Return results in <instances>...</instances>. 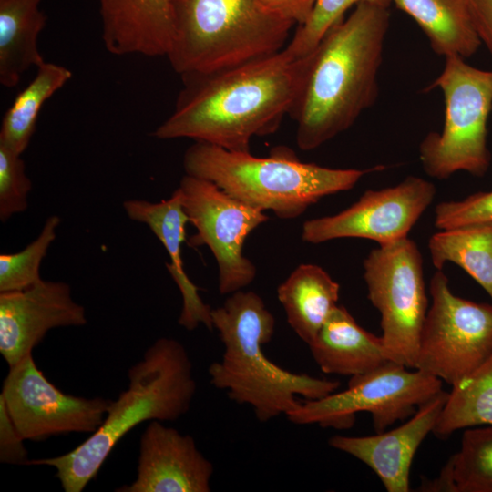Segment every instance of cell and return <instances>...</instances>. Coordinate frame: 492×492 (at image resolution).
<instances>
[{
	"label": "cell",
	"instance_id": "6da1fadb",
	"mask_svg": "<svg viewBox=\"0 0 492 492\" xmlns=\"http://www.w3.org/2000/svg\"><path fill=\"white\" fill-rule=\"evenodd\" d=\"M308 60V55L295 57L283 48L228 68L183 76L173 112L152 135L248 152L253 137L273 133L290 113Z\"/></svg>",
	"mask_w": 492,
	"mask_h": 492
},
{
	"label": "cell",
	"instance_id": "7a4b0ae2",
	"mask_svg": "<svg viewBox=\"0 0 492 492\" xmlns=\"http://www.w3.org/2000/svg\"><path fill=\"white\" fill-rule=\"evenodd\" d=\"M389 22L388 6L359 3L308 54L306 75L289 113L302 150L344 132L374 104Z\"/></svg>",
	"mask_w": 492,
	"mask_h": 492
},
{
	"label": "cell",
	"instance_id": "3957f363",
	"mask_svg": "<svg viewBox=\"0 0 492 492\" xmlns=\"http://www.w3.org/2000/svg\"><path fill=\"white\" fill-rule=\"evenodd\" d=\"M211 320L224 352L209 366L210 382L231 401L250 405L260 422L287 415L300 405L298 395L314 400L338 389V381L292 373L269 360L262 346L273 336L275 318L256 292L230 294L211 310Z\"/></svg>",
	"mask_w": 492,
	"mask_h": 492
},
{
	"label": "cell",
	"instance_id": "277c9868",
	"mask_svg": "<svg viewBox=\"0 0 492 492\" xmlns=\"http://www.w3.org/2000/svg\"><path fill=\"white\" fill-rule=\"evenodd\" d=\"M128 388L110 401L100 426L73 450L55 457L29 459L26 466H47L66 492H80L98 473L118 442L147 421H174L191 405L197 384L183 344L161 337L128 372Z\"/></svg>",
	"mask_w": 492,
	"mask_h": 492
},
{
	"label": "cell",
	"instance_id": "5b68a950",
	"mask_svg": "<svg viewBox=\"0 0 492 492\" xmlns=\"http://www.w3.org/2000/svg\"><path fill=\"white\" fill-rule=\"evenodd\" d=\"M183 168L187 175L209 180L247 205L291 220L323 197L353 189L379 167L332 169L302 162L288 149L261 158L195 141L184 153Z\"/></svg>",
	"mask_w": 492,
	"mask_h": 492
},
{
	"label": "cell",
	"instance_id": "8992f818",
	"mask_svg": "<svg viewBox=\"0 0 492 492\" xmlns=\"http://www.w3.org/2000/svg\"><path fill=\"white\" fill-rule=\"evenodd\" d=\"M167 57L181 77L218 71L285 47L292 23L273 16L260 0H173Z\"/></svg>",
	"mask_w": 492,
	"mask_h": 492
},
{
	"label": "cell",
	"instance_id": "52a82bcc",
	"mask_svg": "<svg viewBox=\"0 0 492 492\" xmlns=\"http://www.w3.org/2000/svg\"><path fill=\"white\" fill-rule=\"evenodd\" d=\"M443 94L445 119L440 132H429L419 145V159L431 178L446 179L457 171L484 176L490 166L487 123L492 110V70L473 67L459 56L445 57L430 88Z\"/></svg>",
	"mask_w": 492,
	"mask_h": 492
},
{
	"label": "cell",
	"instance_id": "ba28073f",
	"mask_svg": "<svg viewBox=\"0 0 492 492\" xmlns=\"http://www.w3.org/2000/svg\"><path fill=\"white\" fill-rule=\"evenodd\" d=\"M389 361L366 374L350 377L348 387L324 397L301 402L286 417L295 425L347 429L360 412L371 414L376 433L412 416L439 393L442 381L423 371Z\"/></svg>",
	"mask_w": 492,
	"mask_h": 492
},
{
	"label": "cell",
	"instance_id": "9c48e42d",
	"mask_svg": "<svg viewBox=\"0 0 492 492\" xmlns=\"http://www.w3.org/2000/svg\"><path fill=\"white\" fill-rule=\"evenodd\" d=\"M367 297L381 314L389 360L415 369L428 311L423 258L411 239L379 245L364 260Z\"/></svg>",
	"mask_w": 492,
	"mask_h": 492
},
{
	"label": "cell",
	"instance_id": "30bf717a",
	"mask_svg": "<svg viewBox=\"0 0 492 492\" xmlns=\"http://www.w3.org/2000/svg\"><path fill=\"white\" fill-rule=\"evenodd\" d=\"M429 290L432 302L415 369L453 385L492 354V303L455 295L441 270L432 276Z\"/></svg>",
	"mask_w": 492,
	"mask_h": 492
},
{
	"label": "cell",
	"instance_id": "8fae6325",
	"mask_svg": "<svg viewBox=\"0 0 492 492\" xmlns=\"http://www.w3.org/2000/svg\"><path fill=\"white\" fill-rule=\"evenodd\" d=\"M178 190L197 233L190 245H206L219 269V291L231 294L250 285L256 267L243 254L246 238L268 220L264 211L231 197L214 183L185 174Z\"/></svg>",
	"mask_w": 492,
	"mask_h": 492
},
{
	"label": "cell",
	"instance_id": "7c38bea8",
	"mask_svg": "<svg viewBox=\"0 0 492 492\" xmlns=\"http://www.w3.org/2000/svg\"><path fill=\"white\" fill-rule=\"evenodd\" d=\"M0 399L25 440L42 441L68 433H94L102 424L109 399L66 394L39 370L28 354L9 367Z\"/></svg>",
	"mask_w": 492,
	"mask_h": 492
},
{
	"label": "cell",
	"instance_id": "4fadbf2b",
	"mask_svg": "<svg viewBox=\"0 0 492 492\" xmlns=\"http://www.w3.org/2000/svg\"><path fill=\"white\" fill-rule=\"evenodd\" d=\"M431 181L409 176L395 186L368 190L341 212L306 220L302 239L318 244L336 239L361 238L379 245L405 238L432 203Z\"/></svg>",
	"mask_w": 492,
	"mask_h": 492
},
{
	"label": "cell",
	"instance_id": "5bb4252c",
	"mask_svg": "<svg viewBox=\"0 0 492 492\" xmlns=\"http://www.w3.org/2000/svg\"><path fill=\"white\" fill-rule=\"evenodd\" d=\"M87 321L84 306L64 282L42 279L21 291L0 292V353L10 367L33 354L50 330Z\"/></svg>",
	"mask_w": 492,
	"mask_h": 492
},
{
	"label": "cell",
	"instance_id": "9a60e30c",
	"mask_svg": "<svg viewBox=\"0 0 492 492\" xmlns=\"http://www.w3.org/2000/svg\"><path fill=\"white\" fill-rule=\"evenodd\" d=\"M213 471L191 436L152 420L140 437L137 477L117 491L210 492Z\"/></svg>",
	"mask_w": 492,
	"mask_h": 492
},
{
	"label": "cell",
	"instance_id": "2e32d148",
	"mask_svg": "<svg viewBox=\"0 0 492 492\" xmlns=\"http://www.w3.org/2000/svg\"><path fill=\"white\" fill-rule=\"evenodd\" d=\"M447 395V392L441 390L396 428L367 436L335 435L329 438L328 444L370 467L386 491L408 492L415 452L433 431Z\"/></svg>",
	"mask_w": 492,
	"mask_h": 492
},
{
	"label": "cell",
	"instance_id": "e0dca14e",
	"mask_svg": "<svg viewBox=\"0 0 492 492\" xmlns=\"http://www.w3.org/2000/svg\"><path fill=\"white\" fill-rule=\"evenodd\" d=\"M123 208L130 220L144 223L151 230L169 256L166 267L182 296L179 323L190 331L200 324L212 331V309L202 301L200 289L188 277L183 266L181 244L186 238L189 219L178 189L167 200L159 202L128 200L123 202Z\"/></svg>",
	"mask_w": 492,
	"mask_h": 492
},
{
	"label": "cell",
	"instance_id": "ac0fdd59",
	"mask_svg": "<svg viewBox=\"0 0 492 492\" xmlns=\"http://www.w3.org/2000/svg\"><path fill=\"white\" fill-rule=\"evenodd\" d=\"M173 0H99L102 40L117 56H166L173 35Z\"/></svg>",
	"mask_w": 492,
	"mask_h": 492
},
{
	"label": "cell",
	"instance_id": "d6986e66",
	"mask_svg": "<svg viewBox=\"0 0 492 492\" xmlns=\"http://www.w3.org/2000/svg\"><path fill=\"white\" fill-rule=\"evenodd\" d=\"M308 346L319 368L329 374L352 377L391 361L382 337L360 326L349 311L339 304Z\"/></svg>",
	"mask_w": 492,
	"mask_h": 492
},
{
	"label": "cell",
	"instance_id": "ffe728a7",
	"mask_svg": "<svg viewBox=\"0 0 492 492\" xmlns=\"http://www.w3.org/2000/svg\"><path fill=\"white\" fill-rule=\"evenodd\" d=\"M390 1L418 25L437 56L466 59L481 46L470 0Z\"/></svg>",
	"mask_w": 492,
	"mask_h": 492
},
{
	"label": "cell",
	"instance_id": "44dd1931",
	"mask_svg": "<svg viewBox=\"0 0 492 492\" xmlns=\"http://www.w3.org/2000/svg\"><path fill=\"white\" fill-rule=\"evenodd\" d=\"M339 292V283L315 264L299 265L277 289L288 323L307 344L338 304Z\"/></svg>",
	"mask_w": 492,
	"mask_h": 492
},
{
	"label": "cell",
	"instance_id": "7402d4cb",
	"mask_svg": "<svg viewBox=\"0 0 492 492\" xmlns=\"http://www.w3.org/2000/svg\"><path fill=\"white\" fill-rule=\"evenodd\" d=\"M41 0H0V84L14 87L23 74L45 60L37 39L46 16Z\"/></svg>",
	"mask_w": 492,
	"mask_h": 492
},
{
	"label": "cell",
	"instance_id": "603a6c76",
	"mask_svg": "<svg viewBox=\"0 0 492 492\" xmlns=\"http://www.w3.org/2000/svg\"><path fill=\"white\" fill-rule=\"evenodd\" d=\"M428 251L436 270L446 262L458 265L492 301V223L440 230L430 237Z\"/></svg>",
	"mask_w": 492,
	"mask_h": 492
},
{
	"label": "cell",
	"instance_id": "cb8c5ba5",
	"mask_svg": "<svg viewBox=\"0 0 492 492\" xmlns=\"http://www.w3.org/2000/svg\"><path fill=\"white\" fill-rule=\"evenodd\" d=\"M422 491L492 492V425L466 429L460 449Z\"/></svg>",
	"mask_w": 492,
	"mask_h": 492
},
{
	"label": "cell",
	"instance_id": "d4e9b609",
	"mask_svg": "<svg viewBox=\"0 0 492 492\" xmlns=\"http://www.w3.org/2000/svg\"><path fill=\"white\" fill-rule=\"evenodd\" d=\"M71 77V71L63 66L46 61L38 66L33 80L16 96L3 118L0 143L21 155L34 135L42 106Z\"/></svg>",
	"mask_w": 492,
	"mask_h": 492
},
{
	"label": "cell",
	"instance_id": "484cf974",
	"mask_svg": "<svg viewBox=\"0 0 492 492\" xmlns=\"http://www.w3.org/2000/svg\"><path fill=\"white\" fill-rule=\"evenodd\" d=\"M480 425H492V354L452 385L432 433L445 439Z\"/></svg>",
	"mask_w": 492,
	"mask_h": 492
},
{
	"label": "cell",
	"instance_id": "4316f807",
	"mask_svg": "<svg viewBox=\"0 0 492 492\" xmlns=\"http://www.w3.org/2000/svg\"><path fill=\"white\" fill-rule=\"evenodd\" d=\"M60 218L48 217L39 235L25 249L0 255V292L21 291L42 280L40 266L56 237Z\"/></svg>",
	"mask_w": 492,
	"mask_h": 492
},
{
	"label": "cell",
	"instance_id": "83f0119b",
	"mask_svg": "<svg viewBox=\"0 0 492 492\" xmlns=\"http://www.w3.org/2000/svg\"><path fill=\"white\" fill-rule=\"evenodd\" d=\"M363 2L388 7L391 4L390 0H316L309 19L297 26L285 50L295 57L307 56L350 7Z\"/></svg>",
	"mask_w": 492,
	"mask_h": 492
},
{
	"label": "cell",
	"instance_id": "f1b7e54d",
	"mask_svg": "<svg viewBox=\"0 0 492 492\" xmlns=\"http://www.w3.org/2000/svg\"><path fill=\"white\" fill-rule=\"evenodd\" d=\"M32 182L21 155L0 143V220L25 211Z\"/></svg>",
	"mask_w": 492,
	"mask_h": 492
},
{
	"label": "cell",
	"instance_id": "f546056e",
	"mask_svg": "<svg viewBox=\"0 0 492 492\" xmlns=\"http://www.w3.org/2000/svg\"><path fill=\"white\" fill-rule=\"evenodd\" d=\"M434 223L439 230L492 223V190L477 192L460 200L438 203L435 209Z\"/></svg>",
	"mask_w": 492,
	"mask_h": 492
},
{
	"label": "cell",
	"instance_id": "4dcf8cb0",
	"mask_svg": "<svg viewBox=\"0 0 492 492\" xmlns=\"http://www.w3.org/2000/svg\"><path fill=\"white\" fill-rule=\"evenodd\" d=\"M25 441L0 399V462L26 466L29 458Z\"/></svg>",
	"mask_w": 492,
	"mask_h": 492
},
{
	"label": "cell",
	"instance_id": "1f68e13d",
	"mask_svg": "<svg viewBox=\"0 0 492 492\" xmlns=\"http://www.w3.org/2000/svg\"><path fill=\"white\" fill-rule=\"evenodd\" d=\"M316 0H260L268 14L289 21L294 26L303 25L310 17Z\"/></svg>",
	"mask_w": 492,
	"mask_h": 492
},
{
	"label": "cell",
	"instance_id": "d6a6232c",
	"mask_svg": "<svg viewBox=\"0 0 492 492\" xmlns=\"http://www.w3.org/2000/svg\"><path fill=\"white\" fill-rule=\"evenodd\" d=\"M470 5L481 45L492 54V0H470Z\"/></svg>",
	"mask_w": 492,
	"mask_h": 492
}]
</instances>
